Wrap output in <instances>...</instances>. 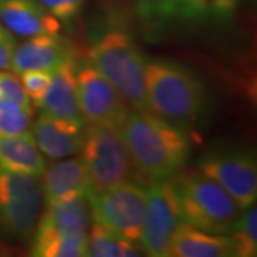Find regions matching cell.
I'll use <instances>...</instances> for the list:
<instances>
[{
	"instance_id": "obj_1",
	"label": "cell",
	"mask_w": 257,
	"mask_h": 257,
	"mask_svg": "<svg viewBox=\"0 0 257 257\" xmlns=\"http://www.w3.org/2000/svg\"><path fill=\"white\" fill-rule=\"evenodd\" d=\"M121 135L136 175L150 183L177 175L192 153L189 133L150 110L130 109Z\"/></svg>"
},
{
	"instance_id": "obj_2",
	"label": "cell",
	"mask_w": 257,
	"mask_h": 257,
	"mask_svg": "<svg viewBox=\"0 0 257 257\" xmlns=\"http://www.w3.org/2000/svg\"><path fill=\"white\" fill-rule=\"evenodd\" d=\"M89 60L114 89L130 109L149 110L145 86L146 57L135 37L120 19H101L90 33Z\"/></svg>"
},
{
	"instance_id": "obj_3",
	"label": "cell",
	"mask_w": 257,
	"mask_h": 257,
	"mask_svg": "<svg viewBox=\"0 0 257 257\" xmlns=\"http://www.w3.org/2000/svg\"><path fill=\"white\" fill-rule=\"evenodd\" d=\"M145 86L149 110L176 127L196 126L207 107V89L203 80L183 64L153 59L146 62Z\"/></svg>"
},
{
	"instance_id": "obj_4",
	"label": "cell",
	"mask_w": 257,
	"mask_h": 257,
	"mask_svg": "<svg viewBox=\"0 0 257 257\" xmlns=\"http://www.w3.org/2000/svg\"><path fill=\"white\" fill-rule=\"evenodd\" d=\"M90 194H76L46 203L30 240V254L36 257L86 256L92 227Z\"/></svg>"
},
{
	"instance_id": "obj_5",
	"label": "cell",
	"mask_w": 257,
	"mask_h": 257,
	"mask_svg": "<svg viewBox=\"0 0 257 257\" xmlns=\"http://www.w3.org/2000/svg\"><path fill=\"white\" fill-rule=\"evenodd\" d=\"M186 224L213 234H230L243 209L214 180L200 172L170 177Z\"/></svg>"
},
{
	"instance_id": "obj_6",
	"label": "cell",
	"mask_w": 257,
	"mask_h": 257,
	"mask_svg": "<svg viewBox=\"0 0 257 257\" xmlns=\"http://www.w3.org/2000/svg\"><path fill=\"white\" fill-rule=\"evenodd\" d=\"M79 155L89 173L93 192L133 182L136 177L119 126L86 124Z\"/></svg>"
},
{
	"instance_id": "obj_7",
	"label": "cell",
	"mask_w": 257,
	"mask_h": 257,
	"mask_svg": "<svg viewBox=\"0 0 257 257\" xmlns=\"http://www.w3.org/2000/svg\"><path fill=\"white\" fill-rule=\"evenodd\" d=\"M40 177L0 170V237L30 243L42 213Z\"/></svg>"
},
{
	"instance_id": "obj_8",
	"label": "cell",
	"mask_w": 257,
	"mask_h": 257,
	"mask_svg": "<svg viewBox=\"0 0 257 257\" xmlns=\"http://www.w3.org/2000/svg\"><path fill=\"white\" fill-rule=\"evenodd\" d=\"M146 203L147 189L136 182H126L90 193L93 221L136 244L143 231Z\"/></svg>"
},
{
	"instance_id": "obj_9",
	"label": "cell",
	"mask_w": 257,
	"mask_h": 257,
	"mask_svg": "<svg viewBox=\"0 0 257 257\" xmlns=\"http://www.w3.org/2000/svg\"><path fill=\"white\" fill-rule=\"evenodd\" d=\"M76 92L86 124L121 127L130 107L120 93L87 59L76 57Z\"/></svg>"
},
{
	"instance_id": "obj_10",
	"label": "cell",
	"mask_w": 257,
	"mask_h": 257,
	"mask_svg": "<svg viewBox=\"0 0 257 257\" xmlns=\"http://www.w3.org/2000/svg\"><path fill=\"white\" fill-rule=\"evenodd\" d=\"M199 172L221 186L241 209L256 203L257 160L251 150L213 149L199 160Z\"/></svg>"
},
{
	"instance_id": "obj_11",
	"label": "cell",
	"mask_w": 257,
	"mask_h": 257,
	"mask_svg": "<svg viewBox=\"0 0 257 257\" xmlns=\"http://www.w3.org/2000/svg\"><path fill=\"white\" fill-rule=\"evenodd\" d=\"M184 223L183 213L170 179L153 182L147 189L146 214L139 241L145 254L169 257L172 237Z\"/></svg>"
},
{
	"instance_id": "obj_12",
	"label": "cell",
	"mask_w": 257,
	"mask_h": 257,
	"mask_svg": "<svg viewBox=\"0 0 257 257\" xmlns=\"http://www.w3.org/2000/svg\"><path fill=\"white\" fill-rule=\"evenodd\" d=\"M136 10L152 33L196 26L213 18L209 0H138Z\"/></svg>"
},
{
	"instance_id": "obj_13",
	"label": "cell",
	"mask_w": 257,
	"mask_h": 257,
	"mask_svg": "<svg viewBox=\"0 0 257 257\" xmlns=\"http://www.w3.org/2000/svg\"><path fill=\"white\" fill-rule=\"evenodd\" d=\"M73 57L70 43L59 35H37L15 47L10 69L16 74L28 70L55 72Z\"/></svg>"
},
{
	"instance_id": "obj_14",
	"label": "cell",
	"mask_w": 257,
	"mask_h": 257,
	"mask_svg": "<svg viewBox=\"0 0 257 257\" xmlns=\"http://www.w3.org/2000/svg\"><path fill=\"white\" fill-rule=\"evenodd\" d=\"M74 66L76 57L52 72L50 84L39 109L42 110L40 114L50 119L86 126L77 100Z\"/></svg>"
},
{
	"instance_id": "obj_15",
	"label": "cell",
	"mask_w": 257,
	"mask_h": 257,
	"mask_svg": "<svg viewBox=\"0 0 257 257\" xmlns=\"http://www.w3.org/2000/svg\"><path fill=\"white\" fill-rule=\"evenodd\" d=\"M0 22L13 35L32 37L59 35L62 23L50 15L40 0H0Z\"/></svg>"
},
{
	"instance_id": "obj_16",
	"label": "cell",
	"mask_w": 257,
	"mask_h": 257,
	"mask_svg": "<svg viewBox=\"0 0 257 257\" xmlns=\"http://www.w3.org/2000/svg\"><path fill=\"white\" fill-rule=\"evenodd\" d=\"M86 126L55 120L40 114L32 123V135L43 156L59 160L79 155Z\"/></svg>"
},
{
	"instance_id": "obj_17",
	"label": "cell",
	"mask_w": 257,
	"mask_h": 257,
	"mask_svg": "<svg viewBox=\"0 0 257 257\" xmlns=\"http://www.w3.org/2000/svg\"><path fill=\"white\" fill-rule=\"evenodd\" d=\"M42 177V192L45 202L50 203L76 194H90L93 186L89 173L80 159L66 157L45 169Z\"/></svg>"
},
{
	"instance_id": "obj_18",
	"label": "cell",
	"mask_w": 257,
	"mask_h": 257,
	"mask_svg": "<svg viewBox=\"0 0 257 257\" xmlns=\"http://www.w3.org/2000/svg\"><path fill=\"white\" fill-rule=\"evenodd\" d=\"M169 256L233 257L234 243L229 234H213L184 223L172 237Z\"/></svg>"
},
{
	"instance_id": "obj_19",
	"label": "cell",
	"mask_w": 257,
	"mask_h": 257,
	"mask_svg": "<svg viewBox=\"0 0 257 257\" xmlns=\"http://www.w3.org/2000/svg\"><path fill=\"white\" fill-rule=\"evenodd\" d=\"M46 169L32 132L0 136V170L40 177Z\"/></svg>"
},
{
	"instance_id": "obj_20",
	"label": "cell",
	"mask_w": 257,
	"mask_h": 257,
	"mask_svg": "<svg viewBox=\"0 0 257 257\" xmlns=\"http://www.w3.org/2000/svg\"><path fill=\"white\" fill-rule=\"evenodd\" d=\"M143 250L136 243H132L113 234L111 231L94 223L89 230L86 256L90 257H136L143 256Z\"/></svg>"
},
{
	"instance_id": "obj_21",
	"label": "cell",
	"mask_w": 257,
	"mask_h": 257,
	"mask_svg": "<svg viewBox=\"0 0 257 257\" xmlns=\"http://www.w3.org/2000/svg\"><path fill=\"white\" fill-rule=\"evenodd\" d=\"M234 243V256L254 257L257 254V207L256 203L243 209L239 220L230 233Z\"/></svg>"
},
{
	"instance_id": "obj_22",
	"label": "cell",
	"mask_w": 257,
	"mask_h": 257,
	"mask_svg": "<svg viewBox=\"0 0 257 257\" xmlns=\"http://www.w3.org/2000/svg\"><path fill=\"white\" fill-rule=\"evenodd\" d=\"M32 109L13 101L0 100V136L32 132Z\"/></svg>"
},
{
	"instance_id": "obj_23",
	"label": "cell",
	"mask_w": 257,
	"mask_h": 257,
	"mask_svg": "<svg viewBox=\"0 0 257 257\" xmlns=\"http://www.w3.org/2000/svg\"><path fill=\"white\" fill-rule=\"evenodd\" d=\"M22 76V84L28 93L29 99L35 106H40L45 94L47 92V87L50 84L52 72L46 70H28L20 74Z\"/></svg>"
},
{
	"instance_id": "obj_24",
	"label": "cell",
	"mask_w": 257,
	"mask_h": 257,
	"mask_svg": "<svg viewBox=\"0 0 257 257\" xmlns=\"http://www.w3.org/2000/svg\"><path fill=\"white\" fill-rule=\"evenodd\" d=\"M0 100L13 101L26 109H32V101L22 82L15 74L0 70Z\"/></svg>"
},
{
	"instance_id": "obj_25",
	"label": "cell",
	"mask_w": 257,
	"mask_h": 257,
	"mask_svg": "<svg viewBox=\"0 0 257 257\" xmlns=\"http://www.w3.org/2000/svg\"><path fill=\"white\" fill-rule=\"evenodd\" d=\"M86 0H40L46 10L60 23H72L82 12Z\"/></svg>"
},
{
	"instance_id": "obj_26",
	"label": "cell",
	"mask_w": 257,
	"mask_h": 257,
	"mask_svg": "<svg viewBox=\"0 0 257 257\" xmlns=\"http://www.w3.org/2000/svg\"><path fill=\"white\" fill-rule=\"evenodd\" d=\"M15 47L16 40L13 37V33L0 22V70L10 69Z\"/></svg>"
},
{
	"instance_id": "obj_27",
	"label": "cell",
	"mask_w": 257,
	"mask_h": 257,
	"mask_svg": "<svg viewBox=\"0 0 257 257\" xmlns=\"http://www.w3.org/2000/svg\"><path fill=\"white\" fill-rule=\"evenodd\" d=\"M209 3L213 18L227 20L237 9L239 0H209Z\"/></svg>"
}]
</instances>
